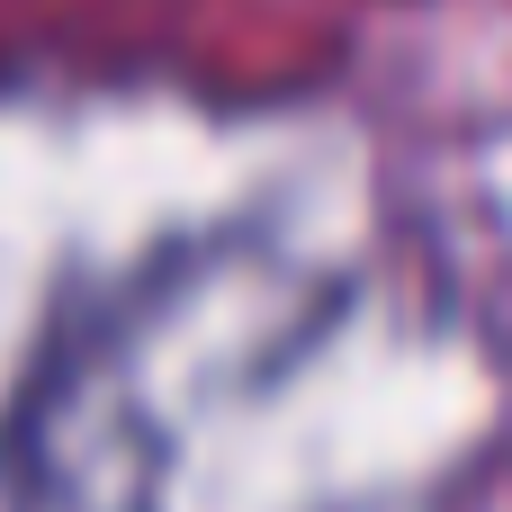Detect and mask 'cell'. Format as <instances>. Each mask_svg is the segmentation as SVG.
Returning <instances> with one entry per match:
<instances>
[]
</instances>
